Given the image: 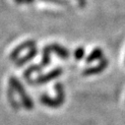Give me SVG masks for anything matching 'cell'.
Returning <instances> with one entry per match:
<instances>
[{
  "mask_svg": "<svg viewBox=\"0 0 125 125\" xmlns=\"http://www.w3.org/2000/svg\"><path fill=\"white\" fill-rule=\"evenodd\" d=\"M15 2H17V3H19V4H21V3H23V2H25V0H15Z\"/></svg>",
  "mask_w": 125,
  "mask_h": 125,
  "instance_id": "15",
  "label": "cell"
},
{
  "mask_svg": "<svg viewBox=\"0 0 125 125\" xmlns=\"http://www.w3.org/2000/svg\"><path fill=\"white\" fill-rule=\"evenodd\" d=\"M54 90L56 93V99L63 104L65 102V91H64V86L62 85L61 82H56L54 85Z\"/></svg>",
  "mask_w": 125,
  "mask_h": 125,
  "instance_id": "10",
  "label": "cell"
},
{
  "mask_svg": "<svg viewBox=\"0 0 125 125\" xmlns=\"http://www.w3.org/2000/svg\"><path fill=\"white\" fill-rule=\"evenodd\" d=\"M63 73V70H62L61 67H56L54 68L53 70L49 71L48 73L46 74H43V75H39L35 80H34V84H37V85H42V84H45L47 82H50L52 80H55L57 79L58 77H60Z\"/></svg>",
  "mask_w": 125,
  "mask_h": 125,
  "instance_id": "2",
  "label": "cell"
},
{
  "mask_svg": "<svg viewBox=\"0 0 125 125\" xmlns=\"http://www.w3.org/2000/svg\"><path fill=\"white\" fill-rule=\"evenodd\" d=\"M35 46H36V42H35V41H33V40L26 41V42H24L23 43L19 44L17 47H15V48L11 51V53H10V55H9V59L12 60V61H16L22 51H24V50H26V49H28V48L35 47Z\"/></svg>",
  "mask_w": 125,
  "mask_h": 125,
  "instance_id": "4",
  "label": "cell"
},
{
  "mask_svg": "<svg viewBox=\"0 0 125 125\" xmlns=\"http://www.w3.org/2000/svg\"><path fill=\"white\" fill-rule=\"evenodd\" d=\"M51 51L54 52L58 57H60L61 59H68L69 56H70V52L67 48L63 47L60 44H57V43H51V44H48Z\"/></svg>",
  "mask_w": 125,
  "mask_h": 125,
  "instance_id": "6",
  "label": "cell"
},
{
  "mask_svg": "<svg viewBox=\"0 0 125 125\" xmlns=\"http://www.w3.org/2000/svg\"><path fill=\"white\" fill-rule=\"evenodd\" d=\"M34 0H25V3H32Z\"/></svg>",
  "mask_w": 125,
  "mask_h": 125,
  "instance_id": "16",
  "label": "cell"
},
{
  "mask_svg": "<svg viewBox=\"0 0 125 125\" xmlns=\"http://www.w3.org/2000/svg\"><path fill=\"white\" fill-rule=\"evenodd\" d=\"M85 53H86L85 48L83 46H79L74 51V57L76 60H82L85 57Z\"/></svg>",
  "mask_w": 125,
  "mask_h": 125,
  "instance_id": "13",
  "label": "cell"
},
{
  "mask_svg": "<svg viewBox=\"0 0 125 125\" xmlns=\"http://www.w3.org/2000/svg\"><path fill=\"white\" fill-rule=\"evenodd\" d=\"M7 96H8V100H9V103L11 104V106L15 109V110H19L20 109V104L18 102H16L15 98H14V90L9 87L8 88V91H7Z\"/></svg>",
  "mask_w": 125,
  "mask_h": 125,
  "instance_id": "12",
  "label": "cell"
},
{
  "mask_svg": "<svg viewBox=\"0 0 125 125\" xmlns=\"http://www.w3.org/2000/svg\"><path fill=\"white\" fill-rule=\"evenodd\" d=\"M38 48L35 46V47H32V48H30V50H29V52L26 54V55H24L23 57H21V58H19V59H17L16 61H15V65L17 66V67H21V66H23V65H25L26 63H28L29 61H31L32 59H34L37 55H38Z\"/></svg>",
  "mask_w": 125,
  "mask_h": 125,
  "instance_id": "5",
  "label": "cell"
},
{
  "mask_svg": "<svg viewBox=\"0 0 125 125\" xmlns=\"http://www.w3.org/2000/svg\"><path fill=\"white\" fill-rule=\"evenodd\" d=\"M103 58H104V51H103V49L100 48V47H96L95 49H93V51L87 56L86 63L90 64V63H93L94 61L102 60Z\"/></svg>",
  "mask_w": 125,
  "mask_h": 125,
  "instance_id": "8",
  "label": "cell"
},
{
  "mask_svg": "<svg viewBox=\"0 0 125 125\" xmlns=\"http://www.w3.org/2000/svg\"><path fill=\"white\" fill-rule=\"evenodd\" d=\"M77 1H78L79 5H80L81 7H84V6L86 5V0H77Z\"/></svg>",
  "mask_w": 125,
  "mask_h": 125,
  "instance_id": "14",
  "label": "cell"
},
{
  "mask_svg": "<svg viewBox=\"0 0 125 125\" xmlns=\"http://www.w3.org/2000/svg\"><path fill=\"white\" fill-rule=\"evenodd\" d=\"M9 87H11L14 92H16L21 98V104L24 106L25 109L27 110H32L34 108V103L32 99L30 98V96L27 94L24 86L22 83L14 76H11L9 78Z\"/></svg>",
  "mask_w": 125,
  "mask_h": 125,
  "instance_id": "1",
  "label": "cell"
},
{
  "mask_svg": "<svg viewBox=\"0 0 125 125\" xmlns=\"http://www.w3.org/2000/svg\"><path fill=\"white\" fill-rule=\"evenodd\" d=\"M40 102L41 104H42L43 105L47 106V107H50V108H58L62 105V104L55 98H50L49 96L47 95H42L40 97Z\"/></svg>",
  "mask_w": 125,
  "mask_h": 125,
  "instance_id": "7",
  "label": "cell"
},
{
  "mask_svg": "<svg viewBox=\"0 0 125 125\" xmlns=\"http://www.w3.org/2000/svg\"><path fill=\"white\" fill-rule=\"evenodd\" d=\"M108 66V59L107 58H103L102 60H100V62L92 67H88L85 68L83 70V75L84 76H92V75H98L101 74L102 72H104Z\"/></svg>",
  "mask_w": 125,
  "mask_h": 125,
  "instance_id": "3",
  "label": "cell"
},
{
  "mask_svg": "<svg viewBox=\"0 0 125 125\" xmlns=\"http://www.w3.org/2000/svg\"><path fill=\"white\" fill-rule=\"evenodd\" d=\"M51 49L49 47V45H45L42 49V62H41V65L42 67H46L50 64L51 62Z\"/></svg>",
  "mask_w": 125,
  "mask_h": 125,
  "instance_id": "9",
  "label": "cell"
},
{
  "mask_svg": "<svg viewBox=\"0 0 125 125\" xmlns=\"http://www.w3.org/2000/svg\"><path fill=\"white\" fill-rule=\"evenodd\" d=\"M42 66L41 64H34V65H31L30 67H28L24 73H23V76L24 78L29 82L31 80V76H32L33 73H37V72H41L42 70Z\"/></svg>",
  "mask_w": 125,
  "mask_h": 125,
  "instance_id": "11",
  "label": "cell"
}]
</instances>
